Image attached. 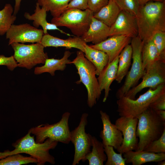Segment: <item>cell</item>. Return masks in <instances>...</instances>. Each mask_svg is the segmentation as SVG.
Instances as JSON below:
<instances>
[{
	"instance_id": "29",
	"label": "cell",
	"mask_w": 165,
	"mask_h": 165,
	"mask_svg": "<svg viewBox=\"0 0 165 165\" xmlns=\"http://www.w3.org/2000/svg\"><path fill=\"white\" fill-rule=\"evenodd\" d=\"M71 0H37L41 7L50 12L53 17L60 16L67 8Z\"/></svg>"
},
{
	"instance_id": "30",
	"label": "cell",
	"mask_w": 165,
	"mask_h": 165,
	"mask_svg": "<svg viewBox=\"0 0 165 165\" xmlns=\"http://www.w3.org/2000/svg\"><path fill=\"white\" fill-rule=\"evenodd\" d=\"M37 162V160L31 156H24L20 153L9 155L0 159V165H20Z\"/></svg>"
},
{
	"instance_id": "26",
	"label": "cell",
	"mask_w": 165,
	"mask_h": 165,
	"mask_svg": "<svg viewBox=\"0 0 165 165\" xmlns=\"http://www.w3.org/2000/svg\"><path fill=\"white\" fill-rule=\"evenodd\" d=\"M91 147L92 151L86 156V160H88L89 165H103L107 157L102 143L95 137L92 136Z\"/></svg>"
},
{
	"instance_id": "9",
	"label": "cell",
	"mask_w": 165,
	"mask_h": 165,
	"mask_svg": "<svg viewBox=\"0 0 165 165\" xmlns=\"http://www.w3.org/2000/svg\"><path fill=\"white\" fill-rule=\"evenodd\" d=\"M10 45L19 67L30 69L37 64H44L48 58L47 53L44 52V47L40 43L26 45L15 42Z\"/></svg>"
},
{
	"instance_id": "41",
	"label": "cell",
	"mask_w": 165,
	"mask_h": 165,
	"mask_svg": "<svg viewBox=\"0 0 165 165\" xmlns=\"http://www.w3.org/2000/svg\"><path fill=\"white\" fill-rule=\"evenodd\" d=\"M140 5H142L147 2L149 1H154L163 2L165 1V0H138Z\"/></svg>"
},
{
	"instance_id": "32",
	"label": "cell",
	"mask_w": 165,
	"mask_h": 165,
	"mask_svg": "<svg viewBox=\"0 0 165 165\" xmlns=\"http://www.w3.org/2000/svg\"><path fill=\"white\" fill-rule=\"evenodd\" d=\"M121 10L135 16L138 13L140 5L138 0H114Z\"/></svg>"
},
{
	"instance_id": "31",
	"label": "cell",
	"mask_w": 165,
	"mask_h": 165,
	"mask_svg": "<svg viewBox=\"0 0 165 165\" xmlns=\"http://www.w3.org/2000/svg\"><path fill=\"white\" fill-rule=\"evenodd\" d=\"M105 152L107 157L105 165H125L126 160L121 153H116L114 148L109 145H104Z\"/></svg>"
},
{
	"instance_id": "27",
	"label": "cell",
	"mask_w": 165,
	"mask_h": 165,
	"mask_svg": "<svg viewBox=\"0 0 165 165\" xmlns=\"http://www.w3.org/2000/svg\"><path fill=\"white\" fill-rule=\"evenodd\" d=\"M141 54L143 68L145 71L156 61L164 60L160 57L156 47L151 40L143 42Z\"/></svg>"
},
{
	"instance_id": "17",
	"label": "cell",
	"mask_w": 165,
	"mask_h": 165,
	"mask_svg": "<svg viewBox=\"0 0 165 165\" xmlns=\"http://www.w3.org/2000/svg\"><path fill=\"white\" fill-rule=\"evenodd\" d=\"M40 43L44 47H64L67 49L75 48L79 50L83 53L86 43L81 37L70 36L66 39H62L54 37L48 33L44 34Z\"/></svg>"
},
{
	"instance_id": "39",
	"label": "cell",
	"mask_w": 165,
	"mask_h": 165,
	"mask_svg": "<svg viewBox=\"0 0 165 165\" xmlns=\"http://www.w3.org/2000/svg\"><path fill=\"white\" fill-rule=\"evenodd\" d=\"M15 4L13 14L15 15L19 11L22 0H15Z\"/></svg>"
},
{
	"instance_id": "20",
	"label": "cell",
	"mask_w": 165,
	"mask_h": 165,
	"mask_svg": "<svg viewBox=\"0 0 165 165\" xmlns=\"http://www.w3.org/2000/svg\"><path fill=\"white\" fill-rule=\"evenodd\" d=\"M34 11V13L31 15L28 13H25L24 16L26 19L33 21V26L35 27L38 28L41 26L44 34L48 33V30H57L68 36H72L60 29L54 24L48 22L46 20L47 11L46 9L44 8L41 7L37 2Z\"/></svg>"
},
{
	"instance_id": "11",
	"label": "cell",
	"mask_w": 165,
	"mask_h": 165,
	"mask_svg": "<svg viewBox=\"0 0 165 165\" xmlns=\"http://www.w3.org/2000/svg\"><path fill=\"white\" fill-rule=\"evenodd\" d=\"M142 78L141 83L131 88L124 96L134 99L137 94L144 89H155L165 84V60L160 59L150 65L145 70Z\"/></svg>"
},
{
	"instance_id": "16",
	"label": "cell",
	"mask_w": 165,
	"mask_h": 165,
	"mask_svg": "<svg viewBox=\"0 0 165 165\" xmlns=\"http://www.w3.org/2000/svg\"><path fill=\"white\" fill-rule=\"evenodd\" d=\"M100 113L103 124V129L100 134L102 142L104 145L111 146L117 150L123 141L122 133L115 124L111 123L108 114L102 110L100 111Z\"/></svg>"
},
{
	"instance_id": "19",
	"label": "cell",
	"mask_w": 165,
	"mask_h": 165,
	"mask_svg": "<svg viewBox=\"0 0 165 165\" xmlns=\"http://www.w3.org/2000/svg\"><path fill=\"white\" fill-rule=\"evenodd\" d=\"M109 29L110 27L93 16L88 29L81 37L86 43L97 44L108 37Z\"/></svg>"
},
{
	"instance_id": "35",
	"label": "cell",
	"mask_w": 165,
	"mask_h": 165,
	"mask_svg": "<svg viewBox=\"0 0 165 165\" xmlns=\"http://www.w3.org/2000/svg\"><path fill=\"white\" fill-rule=\"evenodd\" d=\"M109 0H88V9L94 14L97 12L106 5Z\"/></svg>"
},
{
	"instance_id": "2",
	"label": "cell",
	"mask_w": 165,
	"mask_h": 165,
	"mask_svg": "<svg viewBox=\"0 0 165 165\" xmlns=\"http://www.w3.org/2000/svg\"><path fill=\"white\" fill-rule=\"evenodd\" d=\"M31 134L28 131L25 136L13 143L12 145L14 148L13 150L0 152V159L14 154L25 153L36 159L38 165H43L46 162L54 164L55 158L49 151L55 148L58 142L48 138L43 143H38L34 139V136Z\"/></svg>"
},
{
	"instance_id": "18",
	"label": "cell",
	"mask_w": 165,
	"mask_h": 165,
	"mask_svg": "<svg viewBox=\"0 0 165 165\" xmlns=\"http://www.w3.org/2000/svg\"><path fill=\"white\" fill-rule=\"evenodd\" d=\"M119 56L111 62L108 63L98 75L97 80L101 91H104V96L103 101L107 100L109 92L110 86L115 80L117 72Z\"/></svg>"
},
{
	"instance_id": "5",
	"label": "cell",
	"mask_w": 165,
	"mask_h": 165,
	"mask_svg": "<svg viewBox=\"0 0 165 165\" xmlns=\"http://www.w3.org/2000/svg\"><path fill=\"white\" fill-rule=\"evenodd\" d=\"M165 93V84H161L155 89L149 88L136 99L123 96L117 101V111L120 116L137 118L149 108L151 104Z\"/></svg>"
},
{
	"instance_id": "6",
	"label": "cell",
	"mask_w": 165,
	"mask_h": 165,
	"mask_svg": "<svg viewBox=\"0 0 165 165\" xmlns=\"http://www.w3.org/2000/svg\"><path fill=\"white\" fill-rule=\"evenodd\" d=\"M93 15L88 9H67L59 16L53 17L51 23L57 27H65L74 35L81 37L88 29Z\"/></svg>"
},
{
	"instance_id": "36",
	"label": "cell",
	"mask_w": 165,
	"mask_h": 165,
	"mask_svg": "<svg viewBox=\"0 0 165 165\" xmlns=\"http://www.w3.org/2000/svg\"><path fill=\"white\" fill-rule=\"evenodd\" d=\"M0 65H5L10 70L13 71L17 66V63L13 56L6 57L4 55H0Z\"/></svg>"
},
{
	"instance_id": "13",
	"label": "cell",
	"mask_w": 165,
	"mask_h": 165,
	"mask_svg": "<svg viewBox=\"0 0 165 165\" xmlns=\"http://www.w3.org/2000/svg\"><path fill=\"white\" fill-rule=\"evenodd\" d=\"M42 29H38L28 23L12 24L6 33L9 45L13 43H40L44 35Z\"/></svg>"
},
{
	"instance_id": "40",
	"label": "cell",
	"mask_w": 165,
	"mask_h": 165,
	"mask_svg": "<svg viewBox=\"0 0 165 165\" xmlns=\"http://www.w3.org/2000/svg\"><path fill=\"white\" fill-rule=\"evenodd\" d=\"M155 111L160 117L163 120L165 121V110H160Z\"/></svg>"
},
{
	"instance_id": "23",
	"label": "cell",
	"mask_w": 165,
	"mask_h": 165,
	"mask_svg": "<svg viewBox=\"0 0 165 165\" xmlns=\"http://www.w3.org/2000/svg\"><path fill=\"white\" fill-rule=\"evenodd\" d=\"M84 53L85 57L96 68V75H99L105 66L108 63L109 58L105 52L94 49L86 44Z\"/></svg>"
},
{
	"instance_id": "10",
	"label": "cell",
	"mask_w": 165,
	"mask_h": 165,
	"mask_svg": "<svg viewBox=\"0 0 165 165\" xmlns=\"http://www.w3.org/2000/svg\"><path fill=\"white\" fill-rule=\"evenodd\" d=\"M88 116V114L83 113L78 126L71 131L70 141L73 144L75 148L72 165L78 164L80 161H85L86 156L91 151L92 136L85 131Z\"/></svg>"
},
{
	"instance_id": "7",
	"label": "cell",
	"mask_w": 165,
	"mask_h": 165,
	"mask_svg": "<svg viewBox=\"0 0 165 165\" xmlns=\"http://www.w3.org/2000/svg\"><path fill=\"white\" fill-rule=\"evenodd\" d=\"M70 113L64 112L61 120L52 124H41L31 128L28 131L36 136V142L42 143L47 138L53 141L68 144L70 142L71 131L68 120Z\"/></svg>"
},
{
	"instance_id": "34",
	"label": "cell",
	"mask_w": 165,
	"mask_h": 165,
	"mask_svg": "<svg viewBox=\"0 0 165 165\" xmlns=\"http://www.w3.org/2000/svg\"><path fill=\"white\" fill-rule=\"evenodd\" d=\"M144 150L155 153H165V130L159 138L152 142Z\"/></svg>"
},
{
	"instance_id": "3",
	"label": "cell",
	"mask_w": 165,
	"mask_h": 165,
	"mask_svg": "<svg viewBox=\"0 0 165 165\" xmlns=\"http://www.w3.org/2000/svg\"><path fill=\"white\" fill-rule=\"evenodd\" d=\"M137 118L136 133L139 140L135 151H139L144 150L152 142L160 137L165 130V121L150 108Z\"/></svg>"
},
{
	"instance_id": "33",
	"label": "cell",
	"mask_w": 165,
	"mask_h": 165,
	"mask_svg": "<svg viewBox=\"0 0 165 165\" xmlns=\"http://www.w3.org/2000/svg\"><path fill=\"white\" fill-rule=\"evenodd\" d=\"M151 40L156 47L160 57L165 60V31L156 32Z\"/></svg>"
},
{
	"instance_id": "25",
	"label": "cell",
	"mask_w": 165,
	"mask_h": 165,
	"mask_svg": "<svg viewBox=\"0 0 165 165\" xmlns=\"http://www.w3.org/2000/svg\"><path fill=\"white\" fill-rule=\"evenodd\" d=\"M132 50L130 44L127 45L119 55L117 72L115 80L121 83L128 73L131 64Z\"/></svg>"
},
{
	"instance_id": "15",
	"label": "cell",
	"mask_w": 165,
	"mask_h": 165,
	"mask_svg": "<svg viewBox=\"0 0 165 165\" xmlns=\"http://www.w3.org/2000/svg\"><path fill=\"white\" fill-rule=\"evenodd\" d=\"M131 39V37L127 35H114L100 43L90 46L105 53L108 57L109 63L119 56L124 48L130 43Z\"/></svg>"
},
{
	"instance_id": "21",
	"label": "cell",
	"mask_w": 165,
	"mask_h": 165,
	"mask_svg": "<svg viewBox=\"0 0 165 165\" xmlns=\"http://www.w3.org/2000/svg\"><path fill=\"white\" fill-rule=\"evenodd\" d=\"M126 163L141 165L150 162H158L165 160V153H155L141 150L128 151L123 154Z\"/></svg>"
},
{
	"instance_id": "28",
	"label": "cell",
	"mask_w": 165,
	"mask_h": 165,
	"mask_svg": "<svg viewBox=\"0 0 165 165\" xmlns=\"http://www.w3.org/2000/svg\"><path fill=\"white\" fill-rule=\"evenodd\" d=\"M13 12L14 9L9 3L6 4L0 10V35L6 34L16 20V15Z\"/></svg>"
},
{
	"instance_id": "38",
	"label": "cell",
	"mask_w": 165,
	"mask_h": 165,
	"mask_svg": "<svg viewBox=\"0 0 165 165\" xmlns=\"http://www.w3.org/2000/svg\"><path fill=\"white\" fill-rule=\"evenodd\" d=\"M88 0H72L68 3L67 8H76L82 10L88 9Z\"/></svg>"
},
{
	"instance_id": "12",
	"label": "cell",
	"mask_w": 165,
	"mask_h": 165,
	"mask_svg": "<svg viewBox=\"0 0 165 165\" xmlns=\"http://www.w3.org/2000/svg\"><path fill=\"white\" fill-rule=\"evenodd\" d=\"M138 122L137 118L131 116H120L116 121L115 124L123 136L122 143L117 149L119 153L123 154L136 149L138 142L136 133Z\"/></svg>"
},
{
	"instance_id": "8",
	"label": "cell",
	"mask_w": 165,
	"mask_h": 165,
	"mask_svg": "<svg viewBox=\"0 0 165 165\" xmlns=\"http://www.w3.org/2000/svg\"><path fill=\"white\" fill-rule=\"evenodd\" d=\"M130 43L132 50L131 67L126 75L124 83L116 92L117 99L124 96L130 89L136 86L145 72L143 68L142 59L143 42L137 36L132 38Z\"/></svg>"
},
{
	"instance_id": "14",
	"label": "cell",
	"mask_w": 165,
	"mask_h": 165,
	"mask_svg": "<svg viewBox=\"0 0 165 165\" xmlns=\"http://www.w3.org/2000/svg\"><path fill=\"white\" fill-rule=\"evenodd\" d=\"M126 35L132 38L138 35L136 16L121 10L115 22L110 27L108 37L116 35Z\"/></svg>"
},
{
	"instance_id": "42",
	"label": "cell",
	"mask_w": 165,
	"mask_h": 165,
	"mask_svg": "<svg viewBox=\"0 0 165 165\" xmlns=\"http://www.w3.org/2000/svg\"><path fill=\"white\" fill-rule=\"evenodd\" d=\"M157 165H165V160H163L158 162Z\"/></svg>"
},
{
	"instance_id": "37",
	"label": "cell",
	"mask_w": 165,
	"mask_h": 165,
	"mask_svg": "<svg viewBox=\"0 0 165 165\" xmlns=\"http://www.w3.org/2000/svg\"><path fill=\"white\" fill-rule=\"evenodd\" d=\"M149 108L154 111L165 110V93L161 95L152 102Z\"/></svg>"
},
{
	"instance_id": "1",
	"label": "cell",
	"mask_w": 165,
	"mask_h": 165,
	"mask_svg": "<svg viewBox=\"0 0 165 165\" xmlns=\"http://www.w3.org/2000/svg\"><path fill=\"white\" fill-rule=\"evenodd\" d=\"M138 36L145 42L156 32L165 31V1H151L140 5L136 16Z\"/></svg>"
},
{
	"instance_id": "22",
	"label": "cell",
	"mask_w": 165,
	"mask_h": 165,
	"mask_svg": "<svg viewBox=\"0 0 165 165\" xmlns=\"http://www.w3.org/2000/svg\"><path fill=\"white\" fill-rule=\"evenodd\" d=\"M71 54L70 51L67 50L64 52L63 56L60 59L54 58L46 59L44 65L35 68L34 74L39 75L48 72L52 76H54L56 71H64L66 68L67 64H69L71 61L68 58Z\"/></svg>"
},
{
	"instance_id": "24",
	"label": "cell",
	"mask_w": 165,
	"mask_h": 165,
	"mask_svg": "<svg viewBox=\"0 0 165 165\" xmlns=\"http://www.w3.org/2000/svg\"><path fill=\"white\" fill-rule=\"evenodd\" d=\"M121 10L114 0H109L108 4L94 14L93 16L110 27Z\"/></svg>"
},
{
	"instance_id": "4",
	"label": "cell",
	"mask_w": 165,
	"mask_h": 165,
	"mask_svg": "<svg viewBox=\"0 0 165 165\" xmlns=\"http://www.w3.org/2000/svg\"><path fill=\"white\" fill-rule=\"evenodd\" d=\"M69 64L75 66L80 77L76 82H81L85 86L87 92V104L90 108H92L100 98L101 93L96 77L95 67L79 50L77 52L76 57Z\"/></svg>"
}]
</instances>
